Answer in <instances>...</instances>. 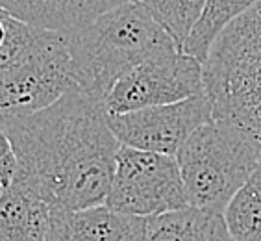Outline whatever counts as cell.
<instances>
[{"instance_id": "obj_1", "label": "cell", "mask_w": 261, "mask_h": 241, "mask_svg": "<svg viewBox=\"0 0 261 241\" xmlns=\"http://www.w3.org/2000/svg\"><path fill=\"white\" fill-rule=\"evenodd\" d=\"M108 115L104 101L76 86L37 113L2 119L17 176L50 211L106 204L122 147Z\"/></svg>"}, {"instance_id": "obj_2", "label": "cell", "mask_w": 261, "mask_h": 241, "mask_svg": "<svg viewBox=\"0 0 261 241\" xmlns=\"http://www.w3.org/2000/svg\"><path fill=\"white\" fill-rule=\"evenodd\" d=\"M67 43L74 84L104 102L134 69L156 56L180 51L139 0L67 34Z\"/></svg>"}, {"instance_id": "obj_3", "label": "cell", "mask_w": 261, "mask_h": 241, "mask_svg": "<svg viewBox=\"0 0 261 241\" xmlns=\"http://www.w3.org/2000/svg\"><path fill=\"white\" fill-rule=\"evenodd\" d=\"M0 113L26 117L76 87L67 34L43 30L0 13Z\"/></svg>"}, {"instance_id": "obj_4", "label": "cell", "mask_w": 261, "mask_h": 241, "mask_svg": "<svg viewBox=\"0 0 261 241\" xmlns=\"http://www.w3.org/2000/svg\"><path fill=\"white\" fill-rule=\"evenodd\" d=\"M213 117L261 143V4L219 35L204 61Z\"/></svg>"}, {"instance_id": "obj_5", "label": "cell", "mask_w": 261, "mask_h": 241, "mask_svg": "<svg viewBox=\"0 0 261 241\" xmlns=\"http://www.w3.org/2000/svg\"><path fill=\"white\" fill-rule=\"evenodd\" d=\"M189 204L224 213L261 167V143L239 126L213 119L176 154Z\"/></svg>"}, {"instance_id": "obj_6", "label": "cell", "mask_w": 261, "mask_h": 241, "mask_svg": "<svg viewBox=\"0 0 261 241\" xmlns=\"http://www.w3.org/2000/svg\"><path fill=\"white\" fill-rule=\"evenodd\" d=\"M106 206L143 219L191 206L176 156L121 147Z\"/></svg>"}, {"instance_id": "obj_7", "label": "cell", "mask_w": 261, "mask_h": 241, "mask_svg": "<svg viewBox=\"0 0 261 241\" xmlns=\"http://www.w3.org/2000/svg\"><path fill=\"white\" fill-rule=\"evenodd\" d=\"M206 93L204 65L186 52H167L126 75L106 99L110 115L184 102Z\"/></svg>"}, {"instance_id": "obj_8", "label": "cell", "mask_w": 261, "mask_h": 241, "mask_svg": "<svg viewBox=\"0 0 261 241\" xmlns=\"http://www.w3.org/2000/svg\"><path fill=\"white\" fill-rule=\"evenodd\" d=\"M215 119L210 97H193L184 102L108 115L110 126L122 147L176 156L200 126Z\"/></svg>"}, {"instance_id": "obj_9", "label": "cell", "mask_w": 261, "mask_h": 241, "mask_svg": "<svg viewBox=\"0 0 261 241\" xmlns=\"http://www.w3.org/2000/svg\"><path fill=\"white\" fill-rule=\"evenodd\" d=\"M48 241H148V219L110 206L50 211Z\"/></svg>"}, {"instance_id": "obj_10", "label": "cell", "mask_w": 261, "mask_h": 241, "mask_svg": "<svg viewBox=\"0 0 261 241\" xmlns=\"http://www.w3.org/2000/svg\"><path fill=\"white\" fill-rule=\"evenodd\" d=\"M136 0H0L2 10L26 25L72 34L115 8Z\"/></svg>"}, {"instance_id": "obj_11", "label": "cell", "mask_w": 261, "mask_h": 241, "mask_svg": "<svg viewBox=\"0 0 261 241\" xmlns=\"http://www.w3.org/2000/svg\"><path fill=\"white\" fill-rule=\"evenodd\" d=\"M50 208L15 175L0 197V241H48Z\"/></svg>"}, {"instance_id": "obj_12", "label": "cell", "mask_w": 261, "mask_h": 241, "mask_svg": "<svg viewBox=\"0 0 261 241\" xmlns=\"http://www.w3.org/2000/svg\"><path fill=\"white\" fill-rule=\"evenodd\" d=\"M148 241H236L224 213L187 206L148 219Z\"/></svg>"}, {"instance_id": "obj_13", "label": "cell", "mask_w": 261, "mask_h": 241, "mask_svg": "<svg viewBox=\"0 0 261 241\" xmlns=\"http://www.w3.org/2000/svg\"><path fill=\"white\" fill-rule=\"evenodd\" d=\"M257 4H261V0H207L204 15L193 30L189 41L186 43L184 52L196 58L204 65V61L210 56L211 46L215 45L219 35L226 30L233 20L248 13Z\"/></svg>"}, {"instance_id": "obj_14", "label": "cell", "mask_w": 261, "mask_h": 241, "mask_svg": "<svg viewBox=\"0 0 261 241\" xmlns=\"http://www.w3.org/2000/svg\"><path fill=\"white\" fill-rule=\"evenodd\" d=\"M184 52L193 30L200 22L207 0H139Z\"/></svg>"}, {"instance_id": "obj_15", "label": "cell", "mask_w": 261, "mask_h": 241, "mask_svg": "<svg viewBox=\"0 0 261 241\" xmlns=\"http://www.w3.org/2000/svg\"><path fill=\"white\" fill-rule=\"evenodd\" d=\"M236 241H261V167L224 211Z\"/></svg>"}]
</instances>
